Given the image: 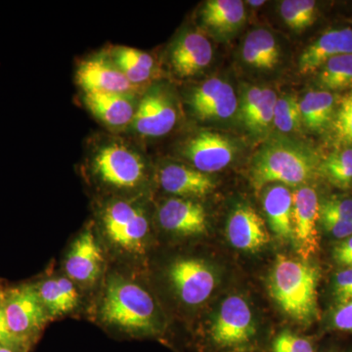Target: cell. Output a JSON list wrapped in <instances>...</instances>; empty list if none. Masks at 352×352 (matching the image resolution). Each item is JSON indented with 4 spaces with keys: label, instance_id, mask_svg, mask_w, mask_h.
<instances>
[{
    "label": "cell",
    "instance_id": "6da1fadb",
    "mask_svg": "<svg viewBox=\"0 0 352 352\" xmlns=\"http://www.w3.org/2000/svg\"><path fill=\"white\" fill-rule=\"evenodd\" d=\"M316 155L307 146L293 139H268L252 159L250 175L259 191L267 185L298 186L305 184L318 170Z\"/></svg>",
    "mask_w": 352,
    "mask_h": 352
},
{
    "label": "cell",
    "instance_id": "7a4b0ae2",
    "mask_svg": "<svg viewBox=\"0 0 352 352\" xmlns=\"http://www.w3.org/2000/svg\"><path fill=\"white\" fill-rule=\"evenodd\" d=\"M318 282L319 271L312 264L279 254L270 272L268 291L289 318L309 325L318 317Z\"/></svg>",
    "mask_w": 352,
    "mask_h": 352
},
{
    "label": "cell",
    "instance_id": "3957f363",
    "mask_svg": "<svg viewBox=\"0 0 352 352\" xmlns=\"http://www.w3.org/2000/svg\"><path fill=\"white\" fill-rule=\"evenodd\" d=\"M101 314L109 324L133 332L155 327V303L149 293L122 278H112L106 288Z\"/></svg>",
    "mask_w": 352,
    "mask_h": 352
},
{
    "label": "cell",
    "instance_id": "277c9868",
    "mask_svg": "<svg viewBox=\"0 0 352 352\" xmlns=\"http://www.w3.org/2000/svg\"><path fill=\"white\" fill-rule=\"evenodd\" d=\"M256 333L254 315L244 298L239 296L226 298L210 327L214 344L223 349L242 347L250 344Z\"/></svg>",
    "mask_w": 352,
    "mask_h": 352
},
{
    "label": "cell",
    "instance_id": "5b68a950",
    "mask_svg": "<svg viewBox=\"0 0 352 352\" xmlns=\"http://www.w3.org/2000/svg\"><path fill=\"white\" fill-rule=\"evenodd\" d=\"M94 168L102 182L117 188H134L145 175L140 155L120 143L102 147L95 155Z\"/></svg>",
    "mask_w": 352,
    "mask_h": 352
},
{
    "label": "cell",
    "instance_id": "8992f818",
    "mask_svg": "<svg viewBox=\"0 0 352 352\" xmlns=\"http://www.w3.org/2000/svg\"><path fill=\"white\" fill-rule=\"evenodd\" d=\"M3 308L9 330L23 344L45 323L46 310L34 285L11 289L3 296Z\"/></svg>",
    "mask_w": 352,
    "mask_h": 352
},
{
    "label": "cell",
    "instance_id": "52a82bcc",
    "mask_svg": "<svg viewBox=\"0 0 352 352\" xmlns=\"http://www.w3.org/2000/svg\"><path fill=\"white\" fill-rule=\"evenodd\" d=\"M103 223L113 244L127 252H143L149 232L144 210L126 201H115L104 210Z\"/></svg>",
    "mask_w": 352,
    "mask_h": 352
},
{
    "label": "cell",
    "instance_id": "ba28073f",
    "mask_svg": "<svg viewBox=\"0 0 352 352\" xmlns=\"http://www.w3.org/2000/svg\"><path fill=\"white\" fill-rule=\"evenodd\" d=\"M177 120V105L170 90L164 85H156L141 99L132 124L141 135L160 138L173 131Z\"/></svg>",
    "mask_w": 352,
    "mask_h": 352
},
{
    "label": "cell",
    "instance_id": "9c48e42d",
    "mask_svg": "<svg viewBox=\"0 0 352 352\" xmlns=\"http://www.w3.org/2000/svg\"><path fill=\"white\" fill-rule=\"evenodd\" d=\"M182 154L194 168L208 175L232 163L238 154V146L226 134L204 131L184 143Z\"/></svg>",
    "mask_w": 352,
    "mask_h": 352
},
{
    "label": "cell",
    "instance_id": "30bf717a",
    "mask_svg": "<svg viewBox=\"0 0 352 352\" xmlns=\"http://www.w3.org/2000/svg\"><path fill=\"white\" fill-rule=\"evenodd\" d=\"M293 242L296 251L302 261L318 252L319 235L317 222L319 219L318 196L311 187L302 186L293 193Z\"/></svg>",
    "mask_w": 352,
    "mask_h": 352
},
{
    "label": "cell",
    "instance_id": "8fae6325",
    "mask_svg": "<svg viewBox=\"0 0 352 352\" xmlns=\"http://www.w3.org/2000/svg\"><path fill=\"white\" fill-rule=\"evenodd\" d=\"M168 277L180 300L188 305L205 302L215 288L214 271L200 259L176 261L168 270Z\"/></svg>",
    "mask_w": 352,
    "mask_h": 352
},
{
    "label": "cell",
    "instance_id": "7c38bea8",
    "mask_svg": "<svg viewBox=\"0 0 352 352\" xmlns=\"http://www.w3.org/2000/svg\"><path fill=\"white\" fill-rule=\"evenodd\" d=\"M190 107L199 120H226L237 113L239 102L230 83L212 78L193 90Z\"/></svg>",
    "mask_w": 352,
    "mask_h": 352
},
{
    "label": "cell",
    "instance_id": "4fadbf2b",
    "mask_svg": "<svg viewBox=\"0 0 352 352\" xmlns=\"http://www.w3.org/2000/svg\"><path fill=\"white\" fill-rule=\"evenodd\" d=\"M76 82L87 92H106L126 95L136 87L116 66L112 59L103 56L89 58L78 66Z\"/></svg>",
    "mask_w": 352,
    "mask_h": 352
},
{
    "label": "cell",
    "instance_id": "5bb4252c",
    "mask_svg": "<svg viewBox=\"0 0 352 352\" xmlns=\"http://www.w3.org/2000/svg\"><path fill=\"white\" fill-rule=\"evenodd\" d=\"M214 58L212 43L203 32L187 31L173 43L170 61L173 71L182 78H191L208 68Z\"/></svg>",
    "mask_w": 352,
    "mask_h": 352
},
{
    "label": "cell",
    "instance_id": "9a60e30c",
    "mask_svg": "<svg viewBox=\"0 0 352 352\" xmlns=\"http://www.w3.org/2000/svg\"><path fill=\"white\" fill-rule=\"evenodd\" d=\"M226 232L230 244L241 251L258 252L270 242L265 222L250 206H240L233 210Z\"/></svg>",
    "mask_w": 352,
    "mask_h": 352
},
{
    "label": "cell",
    "instance_id": "2e32d148",
    "mask_svg": "<svg viewBox=\"0 0 352 352\" xmlns=\"http://www.w3.org/2000/svg\"><path fill=\"white\" fill-rule=\"evenodd\" d=\"M159 221L166 231L177 235H201L208 229L205 208L196 201L182 198L166 201L160 208Z\"/></svg>",
    "mask_w": 352,
    "mask_h": 352
},
{
    "label": "cell",
    "instance_id": "e0dca14e",
    "mask_svg": "<svg viewBox=\"0 0 352 352\" xmlns=\"http://www.w3.org/2000/svg\"><path fill=\"white\" fill-rule=\"evenodd\" d=\"M351 53L352 30H329L303 50L298 61V71L302 75L318 72L332 58Z\"/></svg>",
    "mask_w": 352,
    "mask_h": 352
},
{
    "label": "cell",
    "instance_id": "ac0fdd59",
    "mask_svg": "<svg viewBox=\"0 0 352 352\" xmlns=\"http://www.w3.org/2000/svg\"><path fill=\"white\" fill-rule=\"evenodd\" d=\"M103 254L91 231L87 230L76 238L67 256V274L75 281L92 284L101 272Z\"/></svg>",
    "mask_w": 352,
    "mask_h": 352
},
{
    "label": "cell",
    "instance_id": "d6986e66",
    "mask_svg": "<svg viewBox=\"0 0 352 352\" xmlns=\"http://www.w3.org/2000/svg\"><path fill=\"white\" fill-rule=\"evenodd\" d=\"M245 9L240 0H208L200 11L204 27L219 39H229L235 36L244 25Z\"/></svg>",
    "mask_w": 352,
    "mask_h": 352
},
{
    "label": "cell",
    "instance_id": "ffe728a7",
    "mask_svg": "<svg viewBox=\"0 0 352 352\" xmlns=\"http://www.w3.org/2000/svg\"><path fill=\"white\" fill-rule=\"evenodd\" d=\"M159 182L162 188L180 197L207 196L215 188V182L207 173L184 164H170L160 170Z\"/></svg>",
    "mask_w": 352,
    "mask_h": 352
},
{
    "label": "cell",
    "instance_id": "44dd1931",
    "mask_svg": "<svg viewBox=\"0 0 352 352\" xmlns=\"http://www.w3.org/2000/svg\"><path fill=\"white\" fill-rule=\"evenodd\" d=\"M83 100L97 119L113 129H122L133 120L136 108L126 95L87 92Z\"/></svg>",
    "mask_w": 352,
    "mask_h": 352
},
{
    "label": "cell",
    "instance_id": "7402d4cb",
    "mask_svg": "<svg viewBox=\"0 0 352 352\" xmlns=\"http://www.w3.org/2000/svg\"><path fill=\"white\" fill-rule=\"evenodd\" d=\"M293 193L281 184L270 185L263 205L271 230L284 241L293 240Z\"/></svg>",
    "mask_w": 352,
    "mask_h": 352
},
{
    "label": "cell",
    "instance_id": "603a6c76",
    "mask_svg": "<svg viewBox=\"0 0 352 352\" xmlns=\"http://www.w3.org/2000/svg\"><path fill=\"white\" fill-rule=\"evenodd\" d=\"M242 59L248 66L258 71H271L280 62V47L272 32L256 29L249 32L242 47Z\"/></svg>",
    "mask_w": 352,
    "mask_h": 352
},
{
    "label": "cell",
    "instance_id": "cb8c5ba5",
    "mask_svg": "<svg viewBox=\"0 0 352 352\" xmlns=\"http://www.w3.org/2000/svg\"><path fill=\"white\" fill-rule=\"evenodd\" d=\"M302 122L312 131H322L331 126L336 112V98L326 90L310 91L300 101Z\"/></svg>",
    "mask_w": 352,
    "mask_h": 352
},
{
    "label": "cell",
    "instance_id": "d4e9b609",
    "mask_svg": "<svg viewBox=\"0 0 352 352\" xmlns=\"http://www.w3.org/2000/svg\"><path fill=\"white\" fill-rule=\"evenodd\" d=\"M112 61L135 87L151 80L156 69L151 55L142 50L124 46L113 51Z\"/></svg>",
    "mask_w": 352,
    "mask_h": 352
},
{
    "label": "cell",
    "instance_id": "484cf974",
    "mask_svg": "<svg viewBox=\"0 0 352 352\" xmlns=\"http://www.w3.org/2000/svg\"><path fill=\"white\" fill-rule=\"evenodd\" d=\"M259 98H256L249 112L242 116L243 122L248 131L254 135H264L273 126L274 109L277 102V94L274 90L263 87Z\"/></svg>",
    "mask_w": 352,
    "mask_h": 352
},
{
    "label": "cell",
    "instance_id": "4316f807",
    "mask_svg": "<svg viewBox=\"0 0 352 352\" xmlns=\"http://www.w3.org/2000/svg\"><path fill=\"white\" fill-rule=\"evenodd\" d=\"M318 72L317 82L326 91L352 87V53L332 58Z\"/></svg>",
    "mask_w": 352,
    "mask_h": 352
},
{
    "label": "cell",
    "instance_id": "83f0119b",
    "mask_svg": "<svg viewBox=\"0 0 352 352\" xmlns=\"http://www.w3.org/2000/svg\"><path fill=\"white\" fill-rule=\"evenodd\" d=\"M318 170L333 186L340 189L352 187V148L342 149L329 155L321 164Z\"/></svg>",
    "mask_w": 352,
    "mask_h": 352
},
{
    "label": "cell",
    "instance_id": "f1b7e54d",
    "mask_svg": "<svg viewBox=\"0 0 352 352\" xmlns=\"http://www.w3.org/2000/svg\"><path fill=\"white\" fill-rule=\"evenodd\" d=\"M279 11L289 29L302 32L314 24L317 6L312 0H284L280 3Z\"/></svg>",
    "mask_w": 352,
    "mask_h": 352
},
{
    "label": "cell",
    "instance_id": "f546056e",
    "mask_svg": "<svg viewBox=\"0 0 352 352\" xmlns=\"http://www.w3.org/2000/svg\"><path fill=\"white\" fill-rule=\"evenodd\" d=\"M302 124L298 99L291 94L278 97L273 126L281 133L288 134L298 131Z\"/></svg>",
    "mask_w": 352,
    "mask_h": 352
},
{
    "label": "cell",
    "instance_id": "4dcf8cb0",
    "mask_svg": "<svg viewBox=\"0 0 352 352\" xmlns=\"http://www.w3.org/2000/svg\"><path fill=\"white\" fill-rule=\"evenodd\" d=\"M330 126L336 143L352 148V89L340 99Z\"/></svg>",
    "mask_w": 352,
    "mask_h": 352
},
{
    "label": "cell",
    "instance_id": "1f68e13d",
    "mask_svg": "<svg viewBox=\"0 0 352 352\" xmlns=\"http://www.w3.org/2000/svg\"><path fill=\"white\" fill-rule=\"evenodd\" d=\"M36 289L44 308L52 316L65 314L74 309L65 296L57 279L46 280Z\"/></svg>",
    "mask_w": 352,
    "mask_h": 352
},
{
    "label": "cell",
    "instance_id": "d6a6232c",
    "mask_svg": "<svg viewBox=\"0 0 352 352\" xmlns=\"http://www.w3.org/2000/svg\"><path fill=\"white\" fill-rule=\"evenodd\" d=\"M272 352H315V349L311 340L283 331L273 340Z\"/></svg>",
    "mask_w": 352,
    "mask_h": 352
},
{
    "label": "cell",
    "instance_id": "836d02e7",
    "mask_svg": "<svg viewBox=\"0 0 352 352\" xmlns=\"http://www.w3.org/2000/svg\"><path fill=\"white\" fill-rule=\"evenodd\" d=\"M319 214L328 215L352 223V199L335 198L325 201L320 206Z\"/></svg>",
    "mask_w": 352,
    "mask_h": 352
},
{
    "label": "cell",
    "instance_id": "e575fe53",
    "mask_svg": "<svg viewBox=\"0 0 352 352\" xmlns=\"http://www.w3.org/2000/svg\"><path fill=\"white\" fill-rule=\"evenodd\" d=\"M319 219H320L324 230L336 239L344 240L352 236V223L351 222L320 214H319Z\"/></svg>",
    "mask_w": 352,
    "mask_h": 352
},
{
    "label": "cell",
    "instance_id": "d590c367",
    "mask_svg": "<svg viewBox=\"0 0 352 352\" xmlns=\"http://www.w3.org/2000/svg\"><path fill=\"white\" fill-rule=\"evenodd\" d=\"M352 288V267L340 271L333 279V295L337 305L344 300V296Z\"/></svg>",
    "mask_w": 352,
    "mask_h": 352
},
{
    "label": "cell",
    "instance_id": "8d00e7d4",
    "mask_svg": "<svg viewBox=\"0 0 352 352\" xmlns=\"http://www.w3.org/2000/svg\"><path fill=\"white\" fill-rule=\"evenodd\" d=\"M332 325L337 330L352 333V300L337 305L332 316Z\"/></svg>",
    "mask_w": 352,
    "mask_h": 352
},
{
    "label": "cell",
    "instance_id": "74e56055",
    "mask_svg": "<svg viewBox=\"0 0 352 352\" xmlns=\"http://www.w3.org/2000/svg\"><path fill=\"white\" fill-rule=\"evenodd\" d=\"M3 296L0 294V344L18 351L25 344H23L17 338L14 337L7 326L3 308Z\"/></svg>",
    "mask_w": 352,
    "mask_h": 352
},
{
    "label": "cell",
    "instance_id": "f35d334b",
    "mask_svg": "<svg viewBox=\"0 0 352 352\" xmlns=\"http://www.w3.org/2000/svg\"><path fill=\"white\" fill-rule=\"evenodd\" d=\"M333 258L342 267H352V236L340 241L333 247Z\"/></svg>",
    "mask_w": 352,
    "mask_h": 352
},
{
    "label": "cell",
    "instance_id": "ab89813d",
    "mask_svg": "<svg viewBox=\"0 0 352 352\" xmlns=\"http://www.w3.org/2000/svg\"><path fill=\"white\" fill-rule=\"evenodd\" d=\"M248 3L251 6L259 7L263 6V4L265 3V1H263V0H261V1H248Z\"/></svg>",
    "mask_w": 352,
    "mask_h": 352
},
{
    "label": "cell",
    "instance_id": "60d3db41",
    "mask_svg": "<svg viewBox=\"0 0 352 352\" xmlns=\"http://www.w3.org/2000/svg\"><path fill=\"white\" fill-rule=\"evenodd\" d=\"M0 352H17V351H16V349H10V347H7L0 344Z\"/></svg>",
    "mask_w": 352,
    "mask_h": 352
}]
</instances>
